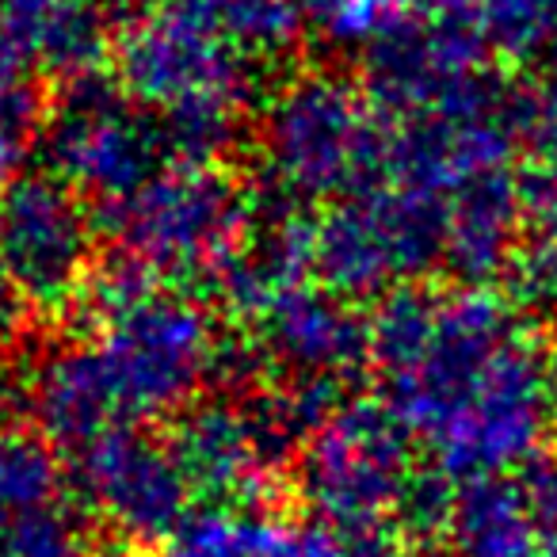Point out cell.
<instances>
[{"label":"cell","instance_id":"32","mask_svg":"<svg viewBox=\"0 0 557 557\" xmlns=\"http://www.w3.org/2000/svg\"><path fill=\"white\" fill-rule=\"evenodd\" d=\"M108 4H134V0H108Z\"/></svg>","mask_w":557,"mask_h":557},{"label":"cell","instance_id":"15","mask_svg":"<svg viewBox=\"0 0 557 557\" xmlns=\"http://www.w3.org/2000/svg\"><path fill=\"white\" fill-rule=\"evenodd\" d=\"M108 0H4L0 39L9 42L35 73L85 77L108 54Z\"/></svg>","mask_w":557,"mask_h":557},{"label":"cell","instance_id":"30","mask_svg":"<svg viewBox=\"0 0 557 557\" xmlns=\"http://www.w3.org/2000/svg\"><path fill=\"white\" fill-rule=\"evenodd\" d=\"M0 382H4V329H0Z\"/></svg>","mask_w":557,"mask_h":557},{"label":"cell","instance_id":"11","mask_svg":"<svg viewBox=\"0 0 557 557\" xmlns=\"http://www.w3.org/2000/svg\"><path fill=\"white\" fill-rule=\"evenodd\" d=\"M70 485L131 542H169L195 504L169 440L141 424H119L73 450Z\"/></svg>","mask_w":557,"mask_h":557},{"label":"cell","instance_id":"29","mask_svg":"<svg viewBox=\"0 0 557 557\" xmlns=\"http://www.w3.org/2000/svg\"><path fill=\"white\" fill-rule=\"evenodd\" d=\"M92 557H138L134 549H103V554H92Z\"/></svg>","mask_w":557,"mask_h":557},{"label":"cell","instance_id":"21","mask_svg":"<svg viewBox=\"0 0 557 557\" xmlns=\"http://www.w3.org/2000/svg\"><path fill=\"white\" fill-rule=\"evenodd\" d=\"M473 16L488 50L527 62L539 58L557 32V0H473Z\"/></svg>","mask_w":557,"mask_h":557},{"label":"cell","instance_id":"13","mask_svg":"<svg viewBox=\"0 0 557 557\" xmlns=\"http://www.w3.org/2000/svg\"><path fill=\"white\" fill-rule=\"evenodd\" d=\"M27 412L35 432L54 447H85L96 435L126 424L115 394L108 386L92 344L73 341L42 351L24 382Z\"/></svg>","mask_w":557,"mask_h":557},{"label":"cell","instance_id":"18","mask_svg":"<svg viewBox=\"0 0 557 557\" xmlns=\"http://www.w3.org/2000/svg\"><path fill=\"white\" fill-rule=\"evenodd\" d=\"M248 58L283 54L306 24L302 0H176Z\"/></svg>","mask_w":557,"mask_h":557},{"label":"cell","instance_id":"3","mask_svg":"<svg viewBox=\"0 0 557 557\" xmlns=\"http://www.w3.org/2000/svg\"><path fill=\"white\" fill-rule=\"evenodd\" d=\"M389 131L363 88L336 73H302L275 92L260 119L268 187L298 202H341L382 184Z\"/></svg>","mask_w":557,"mask_h":557},{"label":"cell","instance_id":"6","mask_svg":"<svg viewBox=\"0 0 557 557\" xmlns=\"http://www.w3.org/2000/svg\"><path fill=\"white\" fill-rule=\"evenodd\" d=\"M39 146L47 172L103 210L131 199L172 164L157 115L100 70L62 81L42 115Z\"/></svg>","mask_w":557,"mask_h":557},{"label":"cell","instance_id":"27","mask_svg":"<svg viewBox=\"0 0 557 557\" xmlns=\"http://www.w3.org/2000/svg\"><path fill=\"white\" fill-rule=\"evenodd\" d=\"M16 306H20V298L12 295V287H9V278L0 275V329L9 333V325H12V318H16Z\"/></svg>","mask_w":557,"mask_h":557},{"label":"cell","instance_id":"8","mask_svg":"<svg viewBox=\"0 0 557 557\" xmlns=\"http://www.w3.org/2000/svg\"><path fill=\"white\" fill-rule=\"evenodd\" d=\"M306 440L310 435L275 386L263 397H199L176 417L169 447L195 500L256 511L283 485Z\"/></svg>","mask_w":557,"mask_h":557},{"label":"cell","instance_id":"4","mask_svg":"<svg viewBox=\"0 0 557 557\" xmlns=\"http://www.w3.org/2000/svg\"><path fill=\"white\" fill-rule=\"evenodd\" d=\"M100 225L161 283L218 287L252 230V199L218 164H169L131 199L100 210Z\"/></svg>","mask_w":557,"mask_h":557},{"label":"cell","instance_id":"22","mask_svg":"<svg viewBox=\"0 0 557 557\" xmlns=\"http://www.w3.org/2000/svg\"><path fill=\"white\" fill-rule=\"evenodd\" d=\"M0 557H88L85 523L70 500H54L0 527Z\"/></svg>","mask_w":557,"mask_h":557},{"label":"cell","instance_id":"25","mask_svg":"<svg viewBox=\"0 0 557 557\" xmlns=\"http://www.w3.org/2000/svg\"><path fill=\"white\" fill-rule=\"evenodd\" d=\"M519 485H523L527 508H531L539 546L557 549V458H534V462H527Z\"/></svg>","mask_w":557,"mask_h":557},{"label":"cell","instance_id":"33","mask_svg":"<svg viewBox=\"0 0 557 557\" xmlns=\"http://www.w3.org/2000/svg\"><path fill=\"white\" fill-rule=\"evenodd\" d=\"M0 4H4V0H0Z\"/></svg>","mask_w":557,"mask_h":557},{"label":"cell","instance_id":"19","mask_svg":"<svg viewBox=\"0 0 557 557\" xmlns=\"http://www.w3.org/2000/svg\"><path fill=\"white\" fill-rule=\"evenodd\" d=\"M62 496L65 481L54 443L39 432H0V527Z\"/></svg>","mask_w":557,"mask_h":557},{"label":"cell","instance_id":"2","mask_svg":"<svg viewBox=\"0 0 557 557\" xmlns=\"http://www.w3.org/2000/svg\"><path fill=\"white\" fill-rule=\"evenodd\" d=\"M115 81L161 123L172 164H218L240 138L252 58L161 0L115 39Z\"/></svg>","mask_w":557,"mask_h":557},{"label":"cell","instance_id":"10","mask_svg":"<svg viewBox=\"0 0 557 557\" xmlns=\"http://www.w3.org/2000/svg\"><path fill=\"white\" fill-rule=\"evenodd\" d=\"M96 260V222L54 172H20L0 187V275L39 313L81 302Z\"/></svg>","mask_w":557,"mask_h":557},{"label":"cell","instance_id":"24","mask_svg":"<svg viewBox=\"0 0 557 557\" xmlns=\"http://www.w3.org/2000/svg\"><path fill=\"white\" fill-rule=\"evenodd\" d=\"M523 141L542 169H557V32L539 54V81L527 92Z\"/></svg>","mask_w":557,"mask_h":557},{"label":"cell","instance_id":"7","mask_svg":"<svg viewBox=\"0 0 557 557\" xmlns=\"http://www.w3.org/2000/svg\"><path fill=\"white\" fill-rule=\"evenodd\" d=\"M447 199L382 184L333 202L318 222V283L341 298H386L443 263Z\"/></svg>","mask_w":557,"mask_h":557},{"label":"cell","instance_id":"1","mask_svg":"<svg viewBox=\"0 0 557 557\" xmlns=\"http://www.w3.org/2000/svg\"><path fill=\"white\" fill-rule=\"evenodd\" d=\"M546 359L508 298L485 287L389 290L371 318L379 401L450 481L539 458L549 420Z\"/></svg>","mask_w":557,"mask_h":557},{"label":"cell","instance_id":"31","mask_svg":"<svg viewBox=\"0 0 557 557\" xmlns=\"http://www.w3.org/2000/svg\"><path fill=\"white\" fill-rule=\"evenodd\" d=\"M531 557H557V549H546V546H539V549H534Z\"/></svg>","mask_w":557,"mask_h":557},{"label":"cell","instance_id":"12","mask_svg":"<svg viewBox=\"0 0 557 557\" xmlns=\"http://www.w3.org/2000/svg\"><path fill=\"white\" fill-rule=\"evenodd\" d=\"M248 341L283 382H333L348 389L351 374L371 363V321L321 283H302L275 298L252 321Z\"/></svg>","mask_w":557,"mask_h":557},{"label":"cell","instance_id":"9","mask_svg":"<svg viewBox=\"0 0 557 557\" xmlns=\"http://www.w3.org/2000/svg\"><path fill=\"white\" fill-rule=\"evenodd\" d=\"M409 432L382 401L336 409L298 455V488L333 539L397 523L412 481Z\"/></svg>","mask_w":557,"mask_h":557},{"label":"cell","instance_id":"14","mask_svg":"<svg viewBox=\"0 0 557 557\" xmlns=\"http://www.w3.org/2000/svg\"><path fill=\"white\" fill-rule=\"evenodd\" d=\"M523 199L519 180L508 169L462 184L447 199V240H443V268L462 287H488L504 278L508 260L519 248Z\"/></svg>","mask_w":557,"mask_h":557},{"label":"cell","instance_id":"28","mask_svg":"<svg viewBox=\"0 0 557 557\" xmlns=\"http://www.w3.org/2000/svg\"><path fill=\"white\" fill-rule=\"evenodd\" d=\"M546 386H549V420L557 428V351L546 359Z\"/></svg>","mask_w":557,"mask_h":557},{"label":"cell","instance_id":"23","mask_svg":"<svg viewBox=\"0 0 557 557\" xmlns=\"http://www.w3.org/2000/svg\"><path fill=\"white\" fill-rule=\"evenodd\" d=\"M504 298L523 321H557V240H519L504 271Z\"/></svg>","mask_w":557,"mask_h":557},{"label":"cell","instance_id":"17","mask_svg":"<svg viewBox=\"0 0 557 557\" xmlns=\"http://www.w3.org/2000/svg\"><path fill=\"white\" fill-rule=\"evenodd\" d=\"M447 549L455 557H531L539 549L523 485L504 473L458 485Z\"/></svg>","mask_w":557,"mask_h":557},{"label":"cell","instance_id":"16","mask_svg":"<svg viewBox=\"0 0 557 557\" xmlns=\"http://www.w3.org/2000/svg\"><path fill=\"white\" fill-rule=\"evenodd\" d=\"M164 557H341L321 523H287L268 511H191L164 542Z\"/></svg>","mask_w":557,"mask_h":557},{"label":"cell","instance_id":"5","mask_svg":"<svg viewBox=\"0 0 557 557\" xmlns=\"http://www.w3.org/2000/svg\"><path fill=\"white\" fill-rule=\"evenodd\" d=\"M88 344L126 424L184 412L218 379L225 336L207 310L180 290H153L141 302L88 325Z\"/></svg>","mask_w":557,"mask_h":557},{"label":"cell","instance_id":"26","mask_svg":"<svg viewBox=\"0 0 557 557\" xmlns=\"http://www.w3.org/2000/svg\"><path fill=\"white\" fill-rule=\"evenodd\" d=\"M519 199H523V222L534 230V237L557 240V169L527 172L519 180Z\"/></svg>","mask_w":557,"mask_h":557},{"label":"cell","instance_id":"20","mask_svg":"<svg viewBox=\"0 0 557 557\" xmlns=\"http://www.w3.org/2000/svg\"><path fill=\"white\" fill-rule=\"evenodd\" d=\"M39 88H35V70L0 39V187L12 176H20L32 141L42 131Z\"/></svg>","mask_w":557,"mask_h":557}]
</instances>
